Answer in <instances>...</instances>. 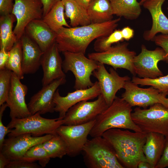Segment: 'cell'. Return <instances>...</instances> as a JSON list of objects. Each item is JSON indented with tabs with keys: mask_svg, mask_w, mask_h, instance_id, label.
<instances>
[{
	"mask_svg": "<svg viewBox=\"0 0 168 168\" xmlns=\"http://www.w3.org/2000/svg\"><path fill=\"white\" fill-rule=\"evenodd\" d=\"M120 18L99 24L75 27H62L57 33L56 42L60 52L68 51L85 54L94 40L108 36L115 30Z\"/></svg>",
	"mask_w": 168,
	"mask_h": 168,
	"instance_id": "6da1fadb",
	"label": "cell"
},
{
	"mask_svg": "<svg viewBox=\"0 0 168 168\" xmlns=\"http://www.w3.org/2000/svg\"><path fill=\"white\" fill-rule=\"evenodd\" d=\"M147 133L113 128L102 135L111 144L119 162L124 168H137L139 163L147 161L142 148Z\"/></svg>",
	"mask_w": 168,
	"mask_h": 168,
	"instance_id": "7a4b0ae2",
	"label": "cell"
},
{
	"mask_svg": "<svg viewBox=\"0 0 168 168\" xmlns=\"http://www.w3.org/2000/svg\"><path fill=\"white\" fill-rule=\"evenodd\" d=\"M132 107L122 98L116 96L96 117L89 135L92 138L101 136L105 131L113 128L142 132L132 119Z\"/></svg>",
	"mask_w": 168,
	"mask_h": 168,
	"instance_id": "3957f363",
	"label": "cell"
},
{
	"mask_svg": "<svg viewBox=\"0 0 168 168\" xmlns=\"http://www.w3.org/2000/svg\"><path fill=\"white\" fill-rule=\"evenodd\" d=\"M82 152L88 168H124L118 160L112 145L102 136L88 139Z\"/></svg>",
	"mask_w": 168,
	"mask_h": 168,
	"instance_id": "277c9868",
	"label": "cell"
},
{
	"mask_svg": "<svg viewBox=\"0 0 168 168\" xmlns=\"http://www.w3.org/2000/svg\"><path fill=\"white\" fill-rule=\"evenodd\" d=\"M39 113L21 119L13 118L7 125L11 129L8 134V137L25 133H30L34 136L43 134H54L57 128L64 124L63 119L58 117L48 119L42 117Z\"/></svg>",
	"mask_w": 168,
	"mask_h": 168,
	"instance_id": "5b68a950",
	"label": "cell"
},
{
	"mask_svg": "<svg viewBox=\"0 0 168 168\" xmlns=\"http://www.w3.org/2000/svg\"><path fill=\"white\" fill-rule=\"evenodd\" d=\"M131 117L142 132L168 136V108L162 104L156 103L148 109L137 107L132 113Z\"/></svg>",
	"mask_w": 168,
	"mask_h": 168,
	"instance_id": "8992f818",
	"label": "cell"
},
{
	"mask_svg": "<svg viewBox=\"0 0 168 168\" xmlns=\"http://www.w3.org/2000/svg\"><path fill=\"white\" fill-rule=\"evenodd\" d=\"M64 58L62 68L64 72H71L75 77L74 88L84 89L94 84L91 79L93 72L98 67V62L86 57L82 53L63 52Z\"/></svg>",
	"mask_w": 168,
	"mask_h": 168,
	"instance_id": "52a82bcc",
	"label": "cell"
},
{
	"mask_svg": "<svg viewBox=\"0 0 168 168\" xmlns=\"http://www.w3.org/2000/svg\"><path fill=\"white\" fill-rule=\"evenodd\" d=\"M128 43L124 42L112 46L102 52H94L88 54V58L98 62L111 66L115 70L125 69L133 75L136 74L133 65L136 53L128 48Z\"/></svg>",
	"mask_w": 168,
	"mask_h": 168,
	"instance_id": "ba28073f",
	"label": "cell"
},
{
	"mask_svg": "<svg viewBox=\"0 0 168 168\" xmlns=\"http://www.w3.org/2000/svg\"><path fill=\"white\" fill-rule=\"evenodd\" d=\"M83 100L70 108L63 118L64 125H80L96 119L97 116L108 107L100 94L92 101Z\"/></svg>",
	"mask_w": 168,
	"mask_h": 168,
	"instance_id": "9c48e42d",
	"label": "cell"
},
{
	"mask_svg": "<svg viewBox=\"0 0 168 168\" xmlns=\"http://www.w3.org/2000/svg\"><path fill=\"white\" fill-rule=\"evenodd\" d=\"M167 61V55L162 48H156L153 50L147 49L144 45L141 46V53L135 56L133 65L136 74L140 77L156 78L163 76L158 66V62Z\"/></svg>",
	"mask_w": 168,
	"mask_h": 168,
	"instance_id": "30bf717a",
	"label": "cell"
},
{
	"mask_svg": "<svg viewBox=\"0 0 168 168\" xmlns=\"http://www.w3.org/2000/svg\"><path fill=\"white\" fill-rule=\"evenodd\" d=\"M95 122V119L80 125L63 124L57 128L56 133L63 139L67 145V155L75 157L82 152Z\"/></svg>",
	"mask_w": 168,
	"mask_h": 168,
	"instance_id": "8fae6325",
	"label": "cell"
},
{
	"mask_svg": "<svg viewBox=\"0 0 168 168\" xmlns=\"http://www.w3.org/2000/svg\"><path fill=\"white\" fill-rule=\"evenodd\" d=\"M12 13L16 19L13 31L18 40L29 23L34 20L42 19L43 5L41 0H14Z\"/></svg>",
	"mask_w": 168,
	"mask_h": 168,
	"instance_id": "7c38bea8",
	"label": "cell"
},
{
	"mask_svg": "<svg viewBox=\"0 0 168 168\" xmlns=\"http://www.w3.org/2000/svg\"><path fill=\"white\" fill-rule=\"evenodd\" d=\"M109 71V72L107 71L104 64L98 62V68L92 74L98 80L101 94L108 106L116 97L117 91L121 88H124L126 82L130 80V77L127 76H120L113 68H110Z\"/></svg>",
	"mask_w": 168,
	"mask_h": 168,
	"instance_id": "4fadbf2b",
	"label": "cell"
},
{
	"mask_svg": "<svg viewBox=\"0 0 168 168\" xmlns=\"http://www.w3.org/2000/svg\"><path fill=\"white\" fill-rule=\"evenodd\" d=\"M124 88L125 91L121 98L132 107L137 106L145 109L156 103L164 105L166 97L160 91L152 86L140 88L130 80L126 82Z\"/></svg>",
	"mask_w": 168,
	"mask_h": 168,
	"instance_id": "5bb4252c",
	"label": "cell"
},
{
	"mask_svg": "<svg viewBox=\"0 0 168 168\" xmlns=\"http://www.w3.org/2000/svg\"><path fill=\"white\" fill-rule=\"evenodd\" d=\"M53 134L34 136L30 133L8 137L5 139L0 152L10 161L21 159L26 152L33 146L50 138Z\"/></svg>",
	"mask_w": 168,
	"mask_h": 168,
	"instance_id": "9a60e30c",
	"label": "cell"
},
{
	"mask_svg": "<svg viewBox=\"0 0 168 168\" xmlns=\"http://www.w3.org/2000/svg\"><path fill=\"white\" fill-rule=\"evenodd\" d=\"M100 94V89L98 81L95 82L91 87L68 92L65 96H60L58 89L53 99L55 104L54 111L58 113L59 118L63 119L68 110L71 107L81 101L94 99L97 97Z\"/></svg>",
	"mask_w": 168,
	"mask_h": 168,
	"instance_id": "2e32d148",
	"label": "cell"
},
{
	"mask_svg": "<svg viewBox=\"0 0 168 168\" xmlns=\"http://www.w3.org/2000/svg\"><path fill=\"white\" fill-rule=\"evenodd\" d=\"M66 82V77H63L43 86L40 90L31 97L27 104L31 114L39 113L42 114L54 112L55 106L53 101L54 94L58 87L64 84Z\"/></svg>",
	"mask_w": 168,
	"mask_h": 168,
	"instance_id": "e0dca14e",
	"label": "cell"
},
{
	"mask_svg": "<svg viewBox=\"0 0 168 168\" xmlns=\"http://www.w3.org/2000/svg\"><path fill=\"white\" fill-rule=\"evenodd\" d=\"M21 79L12 72L10 88L6 103L10 109L11 119H21L31 115L25 101L27 86L22 84Z\"/></svg>",
	"mask_w": 168,
	"mask_h": 168,
	"instance_id": "ac0fdd59",
	"label": "cell"
},
{
	"mask_svg": "<svg viewBox=\"0 0 168 168\" xmlns=\"http://www.w3.org/2000/svg\"><path fill=\"white\" fill-rule=\"evenodd\" d=\"M56 42L44 52L40 60L43 72L42 80L43 86L55 80L66 77L63 68V61Z\"/></svg>",
	"mask_w": 168,
	"mask_h": 168,
	"instance_id": "d6986e66",
	"label": "cell"
},
{
	"mask_svg": "<svg viewBox=\"0 0 168 168\" xmlns=\"http://www.w3.org/2000/svg\"><path fill=\"white\" fill-rule=\"evenodd\" d=\"M166 0H147L142 4L143 7L150 13L152 19L151 29L144 33L143 37L147 41H152L156 34L168 33V18L162 9Z\"/></svg>",
	"mask_w": 168,
	"mask_h": 168,
	"instance_id": "ffe728a7",
	"label": "cell"
},
{
	"mask_svg": "<svg viewBox=\"0 0 168 168\" xmlns=\"http://www.w3.org/2000/svg\"><path fill=\"white\" fill-rule=\"evenodd\" d=\"M24 33L38 44L43 53L56 42V33L42 19L30 21L26 26Z\"/></svg>",
	"mask_w": 168,
	"mask_h": 168,
	"instance_id": "44dd1931",
	"label": "cell"
},
{
	"mask_svg": "<svg viewBox=\"0 0 168 168\" xmlns=\"http://www.w3.org/2000/svg\"><path fill=\"white\" fill-rule=\"evenodd\" d=\"M22 50V69L25 74L36 72L40 66L43 52L38 44L24 33L21 39Z\"/></svg>",
	"mask_w": 168,
	"mask_h": 168,
	"instance_id": "7402d4cb",
	"label": "cell"
},
{
	"mask_svg": "<svg viewBox=\"0 0 168 168\" xmlns=\"http://www.w3.org/2000/svg\"><path fill=\"white\" fill-rule=\"evenodd\" d=\"M165 143V136L164 135L154 132L147 133L142 150L147 161L153 168H155L162 155Z\"/></svg>",
	"mask_w": 168,
	"mask_h": 168,
	"instance_id": "603a6c76",
	"label": "cell"
},
{
	"mask_svg": "<svg viewBox=\"0 0 168 168\" xmlns=\"http://www.w3.org/2000/svg\"><path fill=\"white\" fill-rule=\"evenodd\" d=\"M87 11L91 23H103L112 20L113 18L110 0H92Z\"/></svg>",
	"mask_w": 168,
	"mask_h": 168,
	"instance_id": "cb8c5ba5",
	"label": "cell"
},
{
	"mask_svg": "<svg viewBox=\"0 0 168 168\" xmlns=\"http://www.w3.org/2000/svg\"><path fill=\"white\" fill-rule=\"evenodd\" d=\"M65 15L70 20L72 27L83 26L91 23L87 10L75 0H61Z\"/></svg>",
	"mask_w": 168,
	"mask_h": 168,
	"instance_id": "d4e9b609",
	"label": "cell"
},
{
	"mask_svg": "<svg viewBox=\"0 0 168 168\" xmlns=\"http://www.w3.org/2000/svg\"><path fill=\"white\" fill-rule=\"evenodd\" d=\"M16 21L15 16L11 13L0 17V49L9 51L17 41L12 30L13 23Z\"/></svg>",
	"mask_w": 168,
	"mask_h": 168,
	"instance_id": "484cf974",
	"label": "cell"
},
{
	"mask_svg": "<svg viewBox=\"0 0 168 168\" xmlns=\"http://www.w3.org/2000/svg\"><path fill=\"white\" fill-rule=\"evenodd\" d=\"M113 15L128 20L138 18L141 14V5L137 0H110Z\"/></svg>",
	"mask_w": 168,
	"mask_h": 168,
	"instance_id": "4316f807",
	"label": "cell"
},
{
	"mask_svg": "<svg viewBox=\"0 0 168 168\" xmlns=\"http://www.w3.org/2000/svg\"><path fill=\"white\" fill-rule=\"evenodd\" d=\"M64 8L61 1L58 2L42 19L50 28L57 33L62 27H71L66 22Z\"/></svg>",
	"mask_w": 168,
	"mask_h": 168,
	"instance_id": "83f0119b",
	"label": "cell"
},
{
	"mask_svg": "<svg viewBox=\"0 0 168 168\" xmlns=\"http://www.w3.org/2000/svg\"><path fill=\"white\" fill-rule=\"evenodd\" d=\"M9 57L6 68L15 73L21 80L24 78L22 69V50L21 40H17L9 51Z\"/></svg>",
	"mask_w": 168,
	"mask_h": 168,
	"instance_id": "f1b7e54d",
	"label": "cell"
},
{
	"mask_svg": "<svg viewBox=\"0 0 168 168\" xmlns=\"http://www.w3.org/2000/svg\"><path fill=\"white\" fill-rule=\"evenodd\" d=\"M43 147L50 158H62L67 155V148L63 139L57 133L42 143Z\"/></svg>",
	"mask_w": 168,
	"mask_h": 168,
	"instance_id": "f546056e",
	"label": "cell"
},
{
	"mask_svg": "<svg viewBox=\"0 0 168 168\" xmlns=\"http://www.w3.org/2000/svg\"><path fill=\"white\" fill-rule=\"evenodd\" d=\"M50 158L43 147L42 143H41L30 148L21 159L30 162L38 161L41 167H44L49 162Z\"/></svg>",
	"mask_w": 168,
	"mask_h": 168,
	"instance_id": "4dcf8cb0",
	"label": "cell"
},
{
	"mask_svg": "<svg viewBox=\"0 0 168 168\" xmlns=\"http://www.w3.org/2000/svg\"><path fill=\"white\" fill-rule=\"evenodd\" d=\"M124 40L121 30H115L108 36L97 39L94 43V49L97 52H104L109 49L112 44Z\"/></svg>",
	"mask_w": 168,
	"mask_h": 168,
	"instance_id": "1f68e13d",
	"label": "cell"
},
{
	"mask_svg": "<svg viewBox=\"0 0 168 168\" xmlns=\"http://www.w3.org/2000/svg\"><path fill=\"white\" fill-rule=\"evenodd\" d=\"M131 81L137 85L150 86L160 91L161 93L168 88V74L156 78H141L134 76Z\"/></svg>",
	"mask_w": 168,
	"mask_h": 168,
	"instance_id": "d6a6232c",
	"label": "cell"
},
{
	"mask_svg": "<svg viewBox=\"0 0 168 168\" xmlns=\"http://www.w3.org/2000/svg\"><path fill=\"white\" fill-rule=\"evenodd\" d=\"M12 72L7 68L0 70V105L7 100L11 86Z\"/></svg>",
	"mask_w": 168,
	"mask_h": 168,
	"instance_id": "836d02e7",
	"label": "cell"
},
{
	"mask_svg": "<svg viewBox=\"0 0 168 168\" xmlns=\"http://www.w3.org/2000/svg\"><path fill=\"white\" fill-rule=\"evenodd\" d=\"M42 167L39 165L33 162L23 159L10 161L6 166V168H40Z\"/></svg>",
	"mask_w": 168,
	"mask_h": 168,
	"instance_id": "e575fe53",
	"label": "cell"
},
{
	"mask_svg": "<svg viewBox=\"0 0 168 168\" xmlns=\"http://www.w3.org/2000/svg\"><path fill=\"white\" fill-rule=\"evenodd\" d=\"M7 107L6 102L0 105V149H1L5 140V137L6 135L9 133L11 129L6 127L3 124L2 119L4 112Z\"/></svg>",
	"mask_w": 168,
	"mask_h": 168,
	"instance_id": "d590c367",
	"label": "cell"
},
{
	"mask_svg": "<svg viewBox=\"0 0 168 168\" xmlns=\"http://www.w3.org/2000/svg\"><path fill=\"white\" fill-rule=\"evenodd\" d=\"M152 41L161 47L165 52L167 55V63H168V33L156 35Z\"/></svg>",
	"mask_w": 168,
	"mask_h": 168,
	"instance_id": "8d00e7d4",
	"label": "cell"
},
{
	"mask_svg": "<svg viewBox=\"0 0 168 168\" xmlns=\"http://www.w3.org/2000/svg\"><path fill=\"white\" fill-rule=\"evenodd\" d=\"M168 167V136L165 137V143L162 155L155 168Z\"/></svg>",
	"mask_w": 168,
	"mask_h": 168,
	"instance_id": "74e56055",
	"label": "cell"
},
{
	"mask_svg": "<svg viewBox=\"0 0 168 168\" xmlns=\"http://www.w3.org/2000/svg\"><path fill=\"white\" fill-rule=\"evenodd\" d=\"M13 5V0H0V16L12 13Z\"/></svg>",
	"mask_w": 168,
	"mask_h": 168,
	"instance_id": "f35d334b",
	"label": "cell"
},
{
	"mask_svg": "<svg viewBox=\"0 0 168 168\" xmlns=\"http://www.w3.org/2000/svg\"><path fill=\"white\" fill-rule=\"evenodd\" d=\"M41 1L43 5V17L50 11L57 3L61 0H41Z\"/></svg>",
	"mask_w": 168,
	"mask_h": 168,
	"instance_id": "ab89813d",
	"label": "cell"
},
{
	"mask_svg": "<svg viewBox=\"0 0 168 168\" xmlns=\"http://www.w3.org/2000/svg\"><path fill=\"white\" fill-rule=\"evenodd\" d=\"M0 70L6 68L9 57V51L4 49H0Z\"/></svg>",
	"mask_w": 168,
	"mask_h": 168,
	"instance_id": "60d3db41",
	"label": "cell"
},
{
	"mask_svg": "<svg viewBox=\"0 0 168 168\" xmlns=\"http://www.w3.org/2000/svg\"><path fill=\"white\" fill-rule=\"evenodd\" d=\"M121 31L124 40L128 41L132 38L134 36V30L129 26L124 28L121 30Z\"/></svg>",
	"mask_w": 168,
	"mask_h": 168,
	"instance_id": "b9f144b4",
	"label": "cell"
},
{
	"mask_svg": "<svg viewBox=\"0 0 168 168\" xmlns=\"http://www.w3.org/2000/svg\"><path fill=\"white\" fill-rule=\"evenodd\" d=\"M10 161V160L0 152V168H5Z\"/></svg>",
	"mask_w": 168,
	"mask_h": 168,
	"instance_id": "7bdbcfd3",
	"label": "cell"
},
{
	"mask_svg": "<svg viewBox=\"0 0 168 168\" xmlns=\"http://www.w3.org/2000/svg\"><path fill=\"white\" fill-rule=\"evenodd\" d=\"M92 0H75L80 5L87 10L88 6Z\"/></svg>",
	"mask_w": 168,
	"mask_h": 168,
	"instance_id": "ee69618b",
	"label": "cell"
},
{
	"mask_svg": "<svg viewBox=\"0 0 168 168\" xmlns=\"http://www.w3.org/2000/svg\"><path fill=\"white\" fill-rule=\"evenodd\" d=\"M138 168H153L147 161H142L140 162L138 166Z\"/></svg>",
	"mask_w": 168,
	"mask_h": 168,
	"instance_id": "f6af8a7d",
	"label": "cell"
},
{
	"mask_svg": "<svg viewBox=\"0 0 168 168\" xmlns=\"http://www.w3.org/2000/svg\"><path fill=\"white\" fill-rule=\"evenodd\" d=\"M161 93L164 96L166 97V95H168V88ZM164 105L168 108V97H166Z\"/></svg>",
	"mask_w": 168,
	"mask_h": 168,
	"instance_id": "bcb514c9",
	"label": "cell"
},
{
	"mask_svg": "<svg viewBox=\"0 0 168 168\" xmlns=\"http://www.w3.org/2000/svg\"><path fill=\"white\" fill-rule=\"evenodd\" d=\"M146 0H141L139 2L140 5H142V4Z\"/></svg>",
	"mask_w": 168,
	"mask_h": 168,
	"instance_id": "7dc6e473",
	"label": "cell"
},
{
	"mask_svg": "<svg viewBox=\"0 0 168 168\" xmlns=\"http://www.w3.org/2000/svg\"><path fill=\"white\" fill-rule=\"evenodd\" d=\"M167 9L168 10V4H167Z\"/></svg>",
	"mask_w": 168,
	"mask_h": 168,
	"instance_id": "c3c4849f",
	"label": "cell"
},
{
	"mask_svg": "<svg viewBox=\"0 0 168 168\" xmlns=\"http://www.w3.org/2000/svg\"></svg>",
	"mask_w": 168,
	"mask_h": 168,
	"instance_id": "681fc988",
	"label": "cell"
}]
</instances>
